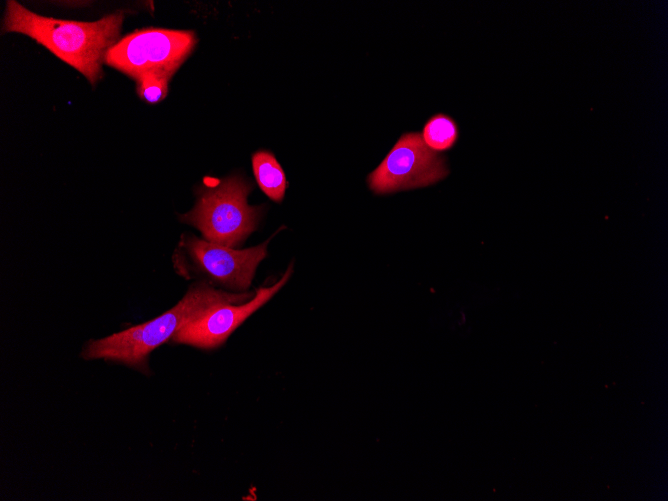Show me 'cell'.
I'll list each match as a JSON object with an SVG mask.
<instances>
[{
    "label": "cell",
    "instance_id": "4",
    "mask_svg": "<svg viewBox=\"0 0 668 501\" xmlns=\"http://www.w3.org/2000/svg\"><path fill=\"white\" fill-rule=\"evenodd\" d=\"M195 43L191 31L141 29L117 41L107 51L105 63L133 79L148 73L172 76Z\"/></svg>",
    "mask_w": 668,
    "mask_h": 501
},
{
    "label": "cell",
    "instance_id": "8",
    "mask_svg": "<svg viewBox=\"0 0 668 501\" xmlns=\"http://www.w3.org/2000/svg\"><path fill=\"white\" fill-rule=\"evenodd\" d=\"M252 166L260 189L272 200L281 202L287 181L274 155L267 151H258L252 157Z\"/></svg>",
    "mask_w": 668,
    "mask_h": 501
},
{
    "label": "cell",
    "instance_id": "9",
    "mask_svg": "<svg viewBox=\"0 0 668 501\" xmlns=\"http://www.w3.org/2000/svg\"><path fill=\"white\" fill-rule=\"evenodd\" d=\"M421 135L430 149L442 152L451 149L456 144L459 130L452 117L437 113L426 121Z\"/></svg>",
    "mask_w": 668,
    "mask_h": 501
},
{
    "label": "cell",
    "instance_id": "5",
    "mask_svg": "<svg viewBox=\"0 0 668 501\" xmlns=\"http://www.w3.org/2000/svg\"><path fill=\"white\" fill-rule=\"evenodd\" d=\"M449 173L445 158L430 149L417 132L403 134L380 165L369 174L376 194L432 185Z\"/></svg>",
    "mask_w": 668,
    "mask_h": 501
},
{
    "label": "cell",
    "instance_id": "3",
    "mask_svg": "<svg viewBox=\"0 0 668 501\" xmlns=\"http://www.w3.org/2000/svg\"><path fill=\"white\" fill-rule=\"evenodd\" d=\"M251 187L238 177L201 191L196 206L181 218L205 240L227 247L240 244L256 227L257 208L247 204Z\"/></svg>",
    "mask_w": 668,
    "mask_h": 501
},
{
    "label": "cell",
    "instance_id": "1",
    "mask_svg": "<svg viewBox=\"0 0 668 501\" xmlns=\"http://www.w3.org/2000/svg\"><path fill=\"white\" fill-rule=\"evenodd\" d=\"M123 19L122 11L94 22L56 19L38 15L9 0L3 30L34 39L94 85L102 76L107 51L117 42Z\"/></svg>",
    "mask_w": 668,
    "mask_h": 501
},
{
    "label": "cell",
    "instance_id": "2",
    "mask_svg": "<svg viewBox=\"0 0 668 501\" xmlns=\"http://www.w3.org/2000/svg\"><path fill=\"white\" fill-rule=\"evenodd\" d=\"M251 293H229L204 283L189 289L186 295L170 310L158 317L114 333L108 337L90 341L83 349L85 359H104L147 370V357L165 343L187 323L209 309L224 303H240Z\"/></svg>",
    "mask_w": 668,
    "mask_h": 501
},
{
    "label": "cell",
    "instance_id": "7",
    "mask_svg": "<svg viewBox=\"0 0 668 501\" xmlns=\"http://www.w3.org/2000/svg\"><path fill=\"white\" fill-rule=\"evenodd\" d=\"M268 240L244 250L212 243L190 236L183 246L199 271L232 290L249 288L258 264L267 254Z\"/></svg>",
    "mask_w": 668,
    "mask_h": 501
},
{
    "label": "cell",
    "instance_id": "6",
    "mask_svg": "<svg viewBox=\"0 0 668 501\" xmlns=\"http://www.w3.org/2000/svg\"><path fill=\"white\" fill-rule=\"evenodd\" d=\"M291 273L292 264L278 282L269 287L259 288L250 301L238 305H233L235 303L216 305L180 328L172 340L202 349L220 346L238 326L281 289Z\"/></svg>",
    "mask_w": 668,
    "mask_h": 501
},
{
    "label": "cell",
    "instance_id": "10",
    "mask_svg": "<svg viewBox=\"0 0 668 501\" xmlns=\"http://www.w3.org/2000/svg\"><path fill=\"white\" fill-rule=\"evenodd\" d=\"M170 77L164 73H148L138 77L135 81L139 96L149 103L161 101L167 95Z\"/></svg>",
    "mask_w": 668,
    "mask_h": 501
}]
</instances>
